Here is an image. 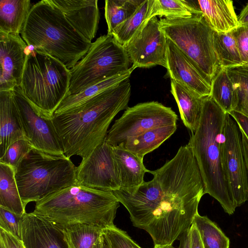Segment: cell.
<instances>
[{"label": "cell", "instance_id": "obj_2", "mask_svg": "<svg viewBox=\"0 0 248 248\" xmlns=\"http://www.w3.org/2000/svg\"><path fill=\"white\" fill-rule=\"evenodd\" d=\"M129 78L98 94L79 107L51 119L64 155L84 159L104 141L115 116L128 108Z\"/></svg>", "mask_w": 248, "mask_h": 248}, {"label": "cell", "instance_id": "obj_3", "mask_svg": "<svg viewBox=\"0 0 248 248\" xmlns=\"http://www.w3.org/2000/svg\"><path fill=\"white\" fill-rule=\"evenodd\" d=\"M226 112L211 96L204 97L199 127L191 133L189 143L196 159L208 194L220 203L229 215L235 212L222 162V143Z\"/></svg>", "mask_w": 248, "mask_h": 248}, {"label": "cell", "instance_id": "obj_37", "mask_svg": "<svg viewBox=\"0 0 248 248\" xmlns=\"http://www.w3.org/2000/svg\"><path fill=\"white\" fill-rule=\"evenodd\" d=\"M21 217L0 206V228L9 232L21 241Z\"/></svg>", "mask_w": 248, "mask_h": 248}, {"label": "cell", "instance_id": "obj_7", "mask_svg": "<svg viewBox=\"0 0 248 248\" xmlns=\"http://www.w3.org/2000/svg\"><path fill=\"white\" fill-rule=\"evenodd\" d=\"M77 167L64 155L32 148L15 170L24 205L36 202L65 187L77 184Z\"/></svg>", "mask_w": 248, "mask_h": 248}, {"label": "cell", "instance_id": "obj_4", "mask_svg": "<svg viewBox=\"0 0 248 248\" xmlns=\"http://www.w3.org/2000/svg\"><path fill=\"white\" fill-rule=\"evenodd\" d=\"M120 203L112 191L77 183L35 202L32 212L62 227L82 223L105 229L115 225Z\"/></svg>", "mask_w": 248, "mask_h": 248}, {"label": "cell", "instance_id": "obj_28", "mask_svg": "<svg viewBox=\"0 0 248 248\" xmlns=\"http://www.w3.org/2000/svg\"><path fill=\"white\" fill-rule=\"evenodd\" d=\"M214 46L220 68L229 69L244 65L233 31L214 32Z\"/></svg>", "mask_w": 248, "mask_h": 248}, {"label": "cell", "instance_id": "obj_23", "mask_svg": "<svg viewBox=\"0 0 248 248\" xmlns=\"http://www.w3.org/2000/svg\"><path fill=\"white\" fill-rule=\"evenodd\" d=\"M176 129L177 124L156 127L128 139L120 145L143 159L146 154L157 148L169 139Z\"/></svg>", "mask_w": 248, "mask_h": 248}, {"label": "cell", "instance_id": "obj_48", "mask_svg": "<svg viewBox=\"0 0 248 248\" xmlns=\"http://www.w3.org/2000/svg\"><path fill=\"white\" fill-rule=\"evenodd\" d=\"M244 65H248V63H247V64H244Z\"/></svg>", "mask_w": 248, "mask_h": 248}, {"label": "cell", "instance_id": "obj_12", "mask_svg": "<svg viewBox=\"0 0 248 248\" xmlns=\"http://www.w3.org/2000/svg\"><path fill=\"white\" fill-rule=\"evenodd\" d=\"M167 41L160 29L159 20L154 16L124 47L135 68L157 65L167 68Z\"/></svg>", "mask_w": 248, "mask_h": 248}, {"label": "cell", "instance_id": "obj_30", "mask_svg": "<svg viewBox=\"0 0 248 248\" xmlns=\"http://www.w3.org/2000/svg\"><path fill=\"white\" fill-rule=\"evenodd\" d=\"M152 0H143L136 12L114 30L112 35L123 46L125 45L150 19L149 10Z\"/></svg>", "mask_w": 248, "mask_h": 248}, {"label": "cell", "instance_id": "obj_42", "mask_svg": "<svg viewBox=\"0 0 248 248\" xmlns=\"http://www.w3.org/2000/svg\"><path fill=\"white\" fill-rule=\"evenodd\" d=\"M239 27H248V3L242 10L238 16Z\"/></svg>", "mask_w": 248, "mask_h": 248}, {"label": "cell", "instance_id": "obj_18", "mask_svg": "<svg viewBox=\"0 0 248 248\" xmlns=\"http://www.w3.org/2000/svg\"><path fill=\"white\" fill-rule=\"evenodd\" d=\"M50 1L77 31L92 42L96 35L100 17L97 0Z\"/></svg>", "mask_w": 248, "mask_h": 248}, {"label": "cell", "instance_id": "obj_44", "mask_svg": "<svg viewBox=\"0 0 248 248\" xmlns=\"http://www.w3.org/2000/svg\"><path fill=\"white\" fill-rule=\"evenodd\" d=\"M242 135V141L243 152L245 158V160L248 170V139L244 133V132L240 129Z\"/></svg>", "mask_w": 248, "mask_h": 248}, {"label": "cell", "instance_id": "obj_15", "mask_svg": "<svg viewBox=\"0 0 248 248\" xmlns=\"http://www.w3.org/2000/svg\"><path fill=\"white\" fill-rule=\"evenodd\" d=\"M27 47L19 34L0 32V91L20 85Z\"/></svg>", "mask_w": 248, "mask_h": 248}, {"label": "cell", "instance_id": "obj_40", "mask_svg": "<svg viewBox=\"0 0 248 248\" xmlns=\"http://www.w3.org/2000/svg\"><path fill=\"white\" fill-rule=\"evenodd\" d=\"M229 114L236 121L240 129L248 139V117L236 110H233Z\"/></svg>", "mask_w": 248, "mask_h": 248}, {"label": "cell", "instance_id": "obj_25", "mask_svg": "<svg viewBox=\"0 0 248 248\" xmlns=\"http://www.w3.org/2000/svg\"><path fill=\"white\" fill-rule=\"evenodd\" d=\"M135 69L132 66L125 72L93 85L79 93L68 95L58 107L53 116L62 114L79 107L100 93L129 78Z\"/></svg>", "mask_w": 248, "mask_h": 248}, {"label": "cell", "instance_id": "obj_22", "mask_svg": "<svg viewBox=\"0 0 248 248\" xmlns=\"http://www.w3.org/2000/svg\"><path fill=\"white\" fill-rule=\"evenodd\" d=\"M170 92L178 105L181 120L191 133L197 130L202 117L204 98L171 80Z\"/></svg>", "mask_w": 248, "mask_h": 248}, {"label": "cell", "instance_id": "obj_29", "mask_svg": "<svg viewBox=\"0 0 248 248\" xmlns=\"http://www.w3.org/2000/svg\"><path fill=\"white\" fill-rule=\"evenodd\" d=\"M142 0H106L105 17L108 25V34L130 17L142 3Z\"/></svg>", "mask_w": 248, "mask_h": 248}, {"label": "cell", "instance_id": "obj_14", "mask_svg": "<svg viewBox=\"0 0 248 248\" xmlns=\"http://www.w3.org/2000/svg\"><path fill=\"white\" fill-rule=\"evenodd\" d=\"M14 91L26 139L33 148L47 153L64 155L51 120L38 115L17 87Z\"/></svg>", "mask_w": 248, "mask_h": 248}, {"label": "cell", "instance_id": "obj_20", "mask_svg": "<svg viewBox=\"0 0 248 248\" xmlns=\"http://www.w3.org/2000/svg\"><path fill=\"white\" fill-rule=\"evenodd\" d=\"M198 3L200 11L215 32L228 33L239 27L232 0H199Z\"/></svg>", "mask_w": 248, "mask_h": 248}, {"label": "cell", "instance_id": "obj_34", "mask_svg": "<svg viewBox=\"0 0 248 248\" xmlns=\"http://www.w3.org/2000/svg\"><path fill=\"white\" fill-rule=\"evenodd\" d=\"M227 71L237 93L238 103L235 110L248 117V66L227 69Z\"/></svg>", "mask_w": 248, "mask_h": 248}, {"label": "cell", "instance_id": "obj_47", "mask_svg": "<svg viewBox=\"0 0 248 248\" xmlns=\"http://www.w3.org/2000/svg\"><path fill=\"white\" fill-rule=\"evenodd\" d=\"M154 248H175L172 244L166 246H154Z\"/></svg>", "mask_w": 248, "mask_h": 248}, {"label": "cell", "instance_id": "obj_27", "mask_svg": "<svg viewBox=\"0 0 248 248\" xmlns=\"http://www.w3.org/2000/svg\"><path fill=\"white\" fill-rule=\"evenodd\" d=\"M211 96L225 112L236 110L238 103L237 93L227 69L220 68L214 78Z\"/></svg>", "mask_w": 248, "mask_h": 248}, {"label": "cell", "instance_id": "obj_26", "mask_svg": "<svg viewBox=\"0 0 248 248\" xmlns=\"http://www.w3.org/2000/svg\"><path fill=\"white\" fill-rule=\"evenodd\" d=\"M0 206L22 217L26 212L15 178L14 168L0 162Z\"/></svg>", "mask_w": 248, "mask_h": 248}, {"label": "cell", "instance_id": "obj_13", "mask_svg": "<svg viewBox=\"0 0 248 248\" xmlns=\"http://www.w3.org/2000/svg\"><path fill=\"white\" fill-rule=\"evenodd\" d=\"M78 184L99 190L113 191L120 188L112 146L105 140L77 167Z\"/></svg>", "mask_w": 248, "mask_h": 248}, {"label": "cell", "instance_id": "obj_6", "mask_svg": "<svg viewBox=\"0 0 248 248\" xmlns=\"http://www.w3.org/2000/svg\"><path fill=\"white\" fill-rule=\"evenodd\" d=\"M19 91L40 116L51 119L69 95L70 70L59 61L28 46Z\"/></svg>", "mask_w": 248, "mask_h": 248}, {"label": "cell", "instance_id": "obj_41", "mask_svg": "<svg viewBox=\"0 0 248 248\" xmlns=\"http://www.w3.org/2000/svg\"><path fill=\"white\" fill-rule=\"evenodd\" d=\"M190 231V248H204L199 232L194 223H192Z\"/></svg>", "mask_w": 248, "mask_h": 248}, {"label": "cell", "instance_id": "obj_32", "mask_svg": "<svg viewBox=\"0 0 248 248\" xmlns=\"http://www.w3.org/2000/svg\"><path fill=\"white\" fill-rule=\"evenodd\" d=\"M62 227L72 248H93L104 230L97 226L82 223Z\"/></svg>", "mask_w": 248, "mask_h": 248}, {"label": "cell", "instance_id": "obj_8", "mask_svg": "<svg viewBox=\"0 0 248 248\" xmlns=\"http://www.w3.org/2000/svg\"><path fill=\"white\" fill-rule=\"evenodd\" d=\"M159 24L167 39L195 64L211 85L220 67L214 46L215 31L202 14L161 18Z\"/></svg>", "mask_w": 248, "mask_h": 248}, {"label": "cell", "instance_id": "obj_39", "mask_svg": "<svg viewBox=\"0 0 248 248\" xmlns=\"http://www.w3.org/2000/svg\"><path fill=\"white\" fill-rule=\"evenodd\" d=\"M0 248H25L22 241L0 228Z\"/></svg>", "mask_w": 248, "mask_h": 248}, {"label": "cell", "instance_id": "obj_45", "mask_svg": "<svg viewBox=\"0 0 248 248\" xmlns=\"http://www.w3.org/2000/svg\"><path fill=\"white\" fill-rule=\"evenodd\" d=\"M102 248H111L110 244L109 241L105 234V233L103 232L102 234Z\"/></svg>", "mask_w": 248, "mask_h": 248}, {"label": "cell", "instance_id": "obj_46", "mask_svg": "<svg viewBox=\"0 0 248 248\" xmlns=\"http://www.w3.org/2000/svg\"><path fill=\"white\" fill-rule=\"evenodd\" d=\"M102 235H101V236L100 237V238L97 240L96 242L95 243V244L94 245L93 248H102ZM71 248H72L71 247Z\"/></svg>", "mask_w": 248, "mask_h": 248}, {"label": "cell", "instance_id": "obj_11", "mask_svg": "<svg viewBox=\"0 0 248 248\" xmlns=\"http://www.w3.org/2000/svg\"><path fill=\"white\" fill-rule=\"evenodd\" d=\"M222 162L234 204L236 207L240 206L248 201V170L240 128L228 113L224 128Z\"/></svg>", "mask_w": 248, "mask_h": 248}, {"label": "cell", "instance_id": "obj_43", "mask_svg": "<svg viewBox=\"0 0 248 248\" xmlns=\"http://www.w3.org/2000/svg\"><path fill=\"white\" fill-rule=\"evenodd\" d=\"M179 245L178 248H190V229L185 232L179 240Z\"/></svg>", "mask_w": 248, "mask_h": 248}, {"label": "cell", "instance_id": "obj_38", "mask_svg": "<svg viewBox=\"0 0 248 248\" xmlns=\"http://www.w3.org/2000/svg\"><path fill=\"white\" fill-rule=\"evenodd\" d=\"M242 61L248 63V27H239L233 31Z\"/></svg>", "mask_w": 248, "mask_h": 248}, {"label": "cell", "instance_id": "obj_33", "mask_svg": "<svg viewBox=\"0 0 248 248\" xmlns=\"http://www.w3.org/2000/svg\"><path fill=\"white\" fill-rule=\"evenodd\" d=\"M200 14V13H199ZM197 14L184 2V0H152L149 10V18L189 17Z\"/></svg>", "mask_w": 248, "mask_h": 248}, {"label": "cell", "instance_id": "obj_31", "mask_svg": "<svg viewBox=\"0 0 248 248\" xmlns=\"http://www.w3.org/2000/svg\"><path fill=\"white\" fill-rule=\"evenodd\" d=\"M193 223L198 229L204 248H230V239L207 217L195 216Z\"/></svg>", "mask_w": 248, "mask_h": 248}, {"label": "cell", "instance_id": "obj_19", "mask_svg": "<svg viewBox=\"0 0 248 248\" xmlns=\"http://www.w3.org/2000/svg\"><path fill=\"white\" fill-rule=\"evenodd\" d=\"M26 139L14 90L0 91V158L13 143Z\"/></svg>", "mask_w": 248, "mask_h": 248}, {"label": "cell", "instance_id": "obj_10", "mask_svg": "<svg viewBox=\"0 0 248 248\" xmlns=\"http://www.w3.org/2000/svg\"><path fill=\"white\" fill-rule=\"evenodd\" d=\"M177 120L171 108L157 101L139 103L128 107L115 121L105 140L112 146H117L153 128L177 124Z\"/></svg>", "mask_w": 248, "mask_h": 248}, {"label": "cell", "instance_id": "obj_5", "mask_svg": "<svg viewBox=\"0 0 248 248\" xmlns=\"http://www.w3.org/2000/svg\"><path fill=\"white\" fill-rule=\"evenodd\" d=\"M20 34L28 46L54 57L69 70L84 57L92 44L50 0L32 6Z\"/></svg>", "mask_w": 248, "mask_h": 248}, {"label": "cell", "instance_id": "obj_9", "mask_svg": "<svg viewBox=\"0 0 248 248\" xmlns=\"http://www.w3.org/2000/svg\"><path fill=\"white\" fill-rule=\"evenodd\" d=\"M129 58L124 47L111 35L100 36L87 53L70 69L69 95L128 70Z\"/></svg>", "mask_w": 248, "mask_h": 248}, {"label": "cell", "instance_id": "obj_21", "mask_svg": "<svg viewBox=\"0 0 248 248\" xmlns=\"http://www.w3.org/2000/svg\"><path fill=\"white\" fill-rule=\"evenodd\" d=\"M120 179V188H131L140 186L144 176L149 172L143 159L124 149L121 145L112 146Z\"/></svg>", "mask_w": 248, "mask_h": 248}, {"label": "cell", "instance_id": "obj_35", "mask_svg": "<svg viewBox=\"0 0 248 248\" xmlns=\"http://www.w3.org/2000/svg\"><path fill=\"white\" fill-rule=\"evenodd\" d=\"M33 148L26 139L16 141L9 146L0 162L8 165L15 170L23 158Z\"/></svg>", "mask_w": 248, "mask_h": 248}, {"label": "cell", "instance_id": "obj_17", "mask_svg": "<svg viewBox=\"0 0 248 248\" xmlns=\"http://www.w3.org/2000/svg\"><path fill=\"white\" fill-rule=\"evenodd\" d=\"M167 64L171 80L201 97L211 96V84L195 64L168 39Z\"/></svg>", "mask_w": 248, "mask_h": 248}, {"label": "cell", "instance_id": "obj_1", "mask_svg": "<svg viewBox=\"0 0 248 248\" xmlns=\"http://www.w3.org/2000/svg\"><path fill=\"white\" fill-rule=\"evenodd\" d=\"M149 181L112 191L127 209L134 226L147 232L154 246L171 245L189 230L205 194L204 185L188 142Z\"/></svg>", "mask_w": 248, "mask_h": 248}, {"label": "cell", "instance_id": "obj_36", "mask_svg": "<svg viewBox=\"0 0 248 248\" xmlns=\"http://www.w3.org/2000/svg\"><path fill=\"white\" fill-rule=\"evenodd\" d=\"M103 232L111 248H141L126 232L115 225L104 229Z\"/></svg>", "mask_w": 248, "mask_h": 248}, {"label": "cell", "instance_id": "obj_24", "mask_svg": "<svg viewBox=\"0 0 248 248\" xmlns=\"http://www.w3.org/2000/svg\"><path fill=\"white\" fill-rule=\"evenodd\" d=\"M31 7L30 0H0V32L21 33Z\"/></svg>", "mask_w": 248, "mask_h": 248}, {"label": "cell", "instance_id": "obj_16", "mask_svg": "<svg viewBox=\"0 0 248 248\" xmlns=\"http://www.w3.org/2000/svg\"><path fill=\"white\" fill-rule=\"evenodd\" d=\"M21 225L25 248H71L62 226L32 212L22 217Z\"/></svg>", "mask_w": 248, "mask_h": 248}]
</instances>
